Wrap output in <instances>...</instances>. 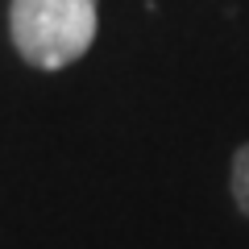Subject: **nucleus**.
<instances>
[{
	"label": "nucleus",
	"mask_w": 249,
	"mask_h": 249,
	"mask_svg": "<svg viewBox=\"0 0 249 249\" xmlns=\"http://www.w3.org/2000/svg\"><path fill=\"white\" fill-rule=\"evenodd\" d=\"M232 199H237V208L249 216V142L237 150V158H232Z\"/></svg>",
	"instance_id": "obj_2"
},
{
	"label": "nucleus",
	"mask_w": 249,
	"mask_h": 249,
	"mask_svg": "<svg viewBox=\"0 0 249 249\" xmlns=\"http://www.w3.org/2000/svg\"><path fill=\"white\" fill-rule=\"evenodd\" d=\"M96 0H13L9 34L17 54L37 71H62L96 42Z\"/></svg>",
	"instance_id": "obj_1"
}]
</instances>
